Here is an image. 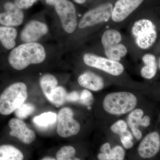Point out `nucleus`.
Masks as SVG:
<instances>
[{
    "label": "nucleus",
    "instance_id": "f257e3e1",
    "mask_svg": "<svg viewBox=\"0 0 160 160\" xmlns=\"http://www.w3.org/2000/svg\"><path fill=\"white\" fill-rule=\"evenodd\" d=\"M46 57L44 47L39 43H25L12 49L8 62L15 69L23 70L31 64L42 62Z\"/></svg>",
    "mask_w": 160,
    "mask_h": 160
},
{
    "label": "nucleus",
    "instance_id": "f03ea898",
    "mask_svg": "<svg viewBox=\"0 0 160 160\" xmlns=\"http://www.w3.org/2000/svg\"><path fill=\"white\" fill-rule=\"evenodd\" d=\"M137 104V98L133 93L120 92L107 94L103 100V107L109 114L119 115L132 111Z\"/></svg>",
    "mask_w": 160,
    "mask_h": 160
},
{
    "label": "nucleus",
    "instance_id": "7ed1b4c3",
    "mask_svg": "<svg viewBox=\"0 0 160 160\" xmlns=\"http://www.w3.org/2000/svg\"><path fill=\"white\" fill-rule=\"evenodd\" d=\"M28 96L25 83L16 82L8 86L0 95V114L8 115L24 103Z\"/></svg>",
    "mask_w": 160,
    "mask_h": 160
},
{
    "label": "nucleus",
    "instance_id": "20e7f679",
    "mask_svg": "<svg viewBox=\"0 0 160 160\" xmlns=\"http://www.w3.org/2000/svg\"><path fill=\"white\" fill-rule=\"evenodd\" d=\"M137 45L142 49L151 47L156 41L157 32L154 24L150 20L143 19L135 22L132 29Z\"/></svg>",
    "mask_w": 160,
    "mask_h": 160
},
{
    "label": "nucleus",
    "instance_id": "39448f33",
    "mask_svg": "<svg viewBox=\"0 0 160 160\" xmlns=\"http://www.w3.org/2000/svg\"><path fill=\"white\" fill-rule=\"evenodd\" d=\"M55 9L59 17L63 29L67 33H72L78 25L74 5L68 0H61L56 4Z\"/></svg>",
    "mask_w": 160,
    "mask_h": 160
},
{
    "label": "nucleus",
    "instance_id": "423d86ee",
    "mask_svg": "<svg viewBox=\"0 0 160 160\" xmlns=\"http://www.w3.org/2000/svg\"><path fill=\"white\" fill-rule=\"evenodd\" d=\"M73 112L71 109L63 108L58 115L57 132L62 138H67L75 135L81 129L80 123L73 118Z\"/></svg>",
    "mask_w": 160,
    "mask_h": 160
},
{
    "label": "nucleus",
    "instance_id": "0eeeda50",
    "mask_svg": "<svg viewBox=\"0 0 160 160\" xmlns=\"http://www.w3.org/2000/svg\"><path fill=\"white\" fill-rule=\"evenodd\" d=\"M112 10L111 3L101 4L84 14L79 23V27L83 29L107 22L111 17Z\"/></svg>",
    "mask_w": 160,
    "mask_h": 160
},
{
    "label": "nucleus",
    "instance_id": "6e6552de",
    "mask_svg": "<svg viewBox=\"0 0 160 160\" xmlns=\"http://www.w3.org/2000/svg\"><path fill=\"white\" fill-rule=\"evenodd\" d=\"M83 60L87 66L101 69L115 76L120 75L124 71V66L118 62L91 53L84 55Z\"/></svg>",
    "mask_w": 160,
    "mask_h": 160
},
{
    "label": "nucleus",
    "instance_id": "1a4fd4ad",
    "mask_svg": "<svg viewBox=\"0 0 160 160\" xmlns=\"http://www.w3.org/2000/svg\"><path fill=\"white\" fill-rule=\"evenodd\" d=\"M160 150V136L158 132H150L140 142L138 148V153L141 158L149 159L158 154Z\"/></svg>",
    "mask_w": 160,
    "mask_h": 160
},
{
    "label": "nucleus",
    "instance_id": "9d476101",
    "mask_svg": "<svg viewBox=\"0 0 160 160\" xmlns=\"http://www.w3.org/2000/svg\"><path fill=\"white\" fill-rule=\"evenodd\" d=\"M9 126L11 129L10 136L17 138L22 143L29 145L35 140L36 136L34 132L29 129L22 120L15 118L11 119L9 121Z\"/></svg>",
    "mask_w": 160,
    "mask_h": 160
},
{
    "label": "nucleus",
    "instance_id": "9b49d317",
    "mask_svg": "<svg viewBox=\"0 0 160 160\" xmlns=\"http://www.w3.org/2000/svg\"><path fill=\"white\" fill-rule=\"evenodd\" d=\"M5 11L0 13V24L3 26L14 27L20 26L23 22L24 14L22 9L14 3L7 2L4 4Z\"/></svg>",
    "mask_w": 160,
    "mask_h": 160
},
{
    "label": "nucleus",
    "instance_id": "f8f14e48",
    "mask_svg": "<svg viewBox=\"0 0 160 160\" xmlns=\"http://www.w3.org/2000/svg\"><path fill=\"white\" fill-rule=\"evenodd\" d=\"M49 29L45 23L38 21L29 22L21 32L20 38L25 43L35 42L48 33Z\"/></svg>",
    "mask_w": 160,
    "mask_h": 160
},
{
    "label": "nucleus",
    "instance_id": "ddd939ff",
    "mask_svg": "<svg viewBox=\"0 0 160 160\" xmlns=\"http://www.w3.org/2000/svg\"><path fill=\"white\" fill-rule=\"evenodd\" d=\"M143 1L144 0H118L113 8L112 19L117 22H122L137 9Z\"/></svg>",
    "mask_w": 160,
    "mask_h": 160
},
{
    "label": "nucleus",
    "instance_id": "4468645a",
    "mask_svg": "<svg viewBox=\"0 0 160 160\" xmlns=\"http://www.w3.org/2000/svg\"><path fill=\"white\" fill-rule=\"evenodd\" d=\"M80 86L94 91H98L104 88L103 80L101 77L90 72L81 74L78 78Z\"/></svg>",
    "mask_w": 160,
    "mask_h": 160
},
{
    "label": "nucleus",
    "instance_id": "2eb2a0df",
    "mask_svg": "<svg viewBox=\"0 0 160 160\" xmlns=\"http://www.w3.org/2000/svg\"><path fill=\"white\" fill-rule=\"evenodd\" d=\"M144 111L141 109H135L130 112L128 117L127 123L131 129L132 134L137 140L142 137V133L138 127L142 126Z\"/></svg>",
    "mask_w": 160,
    "mask_h": 160
},
{
    "label": "nucleus",
    "instance_id": "dca6fc26",
    "mask_svg": "<svg viewBox=\"0 0 160 160\" xmlns=\"http://www.w3.org/2000/svg\"><path fill=\"white\" fill-rule=\"evenodd\" d=\"M17 34L16 29L13 27L0 26V42L6 49L9 50L14 48Z\"/></svg>",
    "mask_w": 160,
    "mask_h": 160
},
{
    "label": "nucleus",
    "instance_id": "f3484780",
    "mask_svg": "<svg viewBox=\"0 0 160 160\" xmlns=\"http://www.w3.org/2000/svg\"><path fill=\"white\" fill-rule=\"evenodd\" d=\"M142 61L145 66L141 70V74L144 78L151 79L154 77L157 72V64L154 55L147 53L144 55Z\"/></svg>",
    "mask_w": 160,
    "mask_h": 160
},
{
    "label": "nucleus",
    "instance_id": "a211bd4d",
    "mask_svg": "<svg viewBox=\"0 0 160 160\" xmlns=\"http://www.w3.org/2000/svg\"><path fill=\"white\" fill-rule=\"evenodd\" d=\"M25 154L11 145L0 146V160H25Z\"/></svg>",
    "mask_w": 160,
    "mask_h": 160
},
{
    "label": "nucleus",
    "instance_id": "6ab92c4d",
    "mask_svg": "<svg viewBox=\"0 0 160 160\" xmlns=\"http://www.w3.org/2000/svg\"><path fill=\"white\" fill-rule=\"evenodd\" d=\"M40 84L45 96L50 101L52 91L58 86V82L56 78L51 74L44 75L40 79Z\"/></svg>",
    "mask_w": 160,
    "mask_h": 160
},
{
    "label": "nucleus",
    "instance_id": "aec40b11",
    "mask_svg": "<svg viewBox=\"0 0 160 160\" xmlns=\"http://www.w3.org/2000/svg\"><path fill=\"white\" fill-rule=\"evenodd\" d=\"M122 40V35L118 31L109 29L103 33L102 42L104 49H106L120 44Z\"/></svg>",
    "mask_w": 160,
    "mask_h": 160
},
{
    "label": "nucleus",
    "instance_id": "412c9836",
    "mask_svg": "<svg viewBox=\"0 0 160 160\" xmlns=\"http://www.w3.org/2000/svg\"><path fill=\"white\" fill-rule=\"evenodd\" d=\"M106 56L109 59L118 62L121 58L124 57L127 53V49L123 44H118L108 49H105Z\"/></svg>",
    "mask_w": 160,
    "mask_h": 160
},
{
    "label": "nucleus",
    "instance_id": "4be33fe9",
    "mask_svg": "<svg viewBox=\"0 0 160 160\" xmlns=\"http://www.w3.org/2000/svg\"><path fill=\"white\" fill-rule=\"evenodd\" d=\"M76 149L73 146H65L57 151L55 158L57 160H82L75 156Z\"/></svg>",
    "mask_w": 160,
    "mask_h": 160
},
{
    "label": "nucleus",
    "instance_id": "5701e85b",
    "mask_svg": "<svg viewBox=\"0 0 160 160\" xmlns=\"http://www.w3.org/2000/svg\"><path fill=\"white\" fill-rule=\"evenodd\" d=\"M57 120V115L54 112H48L35 117L33 122L38 126L46 127L54 124Z\"/></svg>",
    "mask_w": 160,
    "mask_h": 160
},
{
    "label": "nucleus",
    "instance_id": "b1692460",
    "mask_svg": "<svg viewBox=\"0 0 160 160\" xmlns=\"http://www.w3.org/2000/svg\"><path fill=\"white\" fill-rule=\"evenodd\" d=\"M67 93L66 90L62 86H57L52 92L50 102L57 107L62 106L66 102Z\"/></svg>",
    "mask_w": 160,
    "mask_h": 160
},
{
    "label": "nucleus",
    "instance_id": "393cba45",
    "mask_svg": "<svg viewBox=\"0 0 160 160\" xmlns=\"http://www.w3.org/2000/svg\"><path fill=\"white\" fill-rule=\"evenodd\" d=\"M35 110V107L30 103H23L15 110L16 116L19 119H24L32 114Z\"/></svg>",
    "mask_w": 160,
    "mask_h": 160
},
{
    "label": "nucleus",
    "instance_id": "a878e982",
    "mask_svg": "<svg viewBox=\"0 0 160 160\" xmlns=\"http://www.w3.org/2000/svg\"><path fill=\"white\" fill-rule=\"evenodd\" d=\"M128 125L123 120H119L111 126L110 129L113 133L121 136L127 130Z\"/></svg>",
    "mask_w": 160,
    "mask_h": 160
},
{
    "label": "nucleus",
    "instance_id": "bb28decb",
    "mask_svg": "<svg viewBox=\"0 0 160 160\" xmlns=\"http://www.w3.org/2000/svg\"><path fill=\"white\" fill-rule=\"evenodd\" d=\"M79 101L83 105L90 106L93 103V96L89 90L84 89L80 94Z\"/></svg>",
    "mask_w": 160,
    "mask_h": 160
},
{
    "label": "nucleus",
    "instance_id": "cd10ccee",
    "mask_svg": "<svg viewBox=\"0 0 160 160\" xmlns=\"http://www.w3.org/2000/svg\"><path fill=\"white\" fill-rule=\"evenodd\" d=\"M120 139L123 146L126 149H130L133 146L132 135L128 130L120 136Z\"/></svg>",
    "mask_w": 160,
    "mask_h": 160
},
{
    "label": "nucleus",
    "instance_id": "c85d7f7f",
    "mask_svg": "<svg viewBox=\"0 0 160 160\" xmlns=\"http://www.w3.org/2000/svg\"><path fill=\"white\" fill-rule=\"evenodd\" d=\"M125 152L122 146H116L111 149V158L112 160H124Z\"/></svg>",
    "mask_w": 160,
    "mask_h": 160
},
{
    "label": "nucleus",
    "instance_id": "c756f323",
    "mask_svg": "<svg viewBox=\"0 0 160 160\" xmlns=\"http://www.w3.org/2000/svg\"><path fill=\"white\" fill-rule=\"evenodd\" d=\"M37 1V0H15L14 4L21 9H27Z\"/></svg>",
    "mask_w": 160,
    "mask_h": 160
},
{
    "label": "nucleus",
    "instance_id": "7c9ffc66",
    "mask_svg": "<svg viewBox=\"0 0 160 160\" xmlns=\"http://www.w3.org/2000/svg\"><path fill=\"white\" fill-rule=\"evenodd\" d=\"M80 99V94L77 91L72 92L68 93L66 100L69 102H75Z\"/></svg>",
    "mask_w": 160,
    "mask_h": 160
},
{
    "label": "nucleus",
    "instance_id": "2f4dec72",
    "mask_svg": "<svg viewBox=\"0 0 160 160\" xmlns=\"http://www.w3.org/2000/svg\"><path fill=\"white\" fill-rule=\"evenodd\" d=\"M100 151L102 153L109 155L111 157V148L109 143L106 142L103 144L100 148Z\"/></svg>",
    "mask_w": 160,
    "mask_h": 160
},
{
    "label": "nucleus",
    "instance_id": "473e14b6",
    "mask_svg": "<svg viewBox=\"0 0 160 160\" xmlns=\"http://www.w3.org/2000/svg\"><path fill=\"white\" fill-rule=\"evenodd\" d=\"M98 160H112L109 156L107 155L102 152L98 154Z\"/></svg>",
    "mask_w": 160,
    "mask_h": 160
},
{
    "label": "nucleus",
    "instance_id": "72a5a7b5",
    "mask_svg": "<svg viewBox=\"0 0 160 160\" xmlns=\"http://www.w3.org/2000/svg\"><path fill=\"white\" fill-rule=\"evenodd\" d=\"M47 4L51 6H55L56 4L61 0H44Z\"/></svg>",
    "mask_w": 160,
    "mask_h": 160
},
{
    "label": "nucleus",
    "instance_id": "f704fd0d",
    "mask_svg": "<svg viewBox=\"0 0 160 160\" xmlns=\"http://www.w3.org/2000/svg\"><path fill=\"white\" fill-rule=\"evenodd\" d=\"M40 160H57L53 157L52 156H46Z\"/></svg>",
    "mask_w": 160,
    "mask_h": 160
},
{
    "label": "nucleus",
    "instance_id": "c9c22d12",
    "mask_svg": "<svg viewBox=\"0 0 160 160\" xmlns=\"http://www.w3.org/2000/svg\"><path fill=\"white\" fill-rule=\"evenodd\" d=\"M86 0H74V2L78 3V4H82L85 3Z\"/></svg>",
    "mask_w": 160,
    "mask_h": 160
},
{
    "label": "nucleus",
    "instance_id": "e433bc0d",
    "mask_svg": "<svg viewBox=\"0 0 160 160\" xmlns=\"http://www.w3.org/2000/svg\"><path fill=\"white\" fill-rule=\"evenodd\" d=\"M87 108H88V109H89V110H90V109H91V107L90 106H88Z\"/></svg>",
    "mask_w": 160,
    "mask_h": 160
},
{
    "label": "nucleus",
    "instance_id": "4c0bfd02",
    "mask_svg": "<svg viewBox=\"0 0 160 160\" xmlns=\"http://www.w3.org/2000/svg\"><path fill=\"white\" fill-rule=\"evenodd\" d=\"M159 68L160 69V58L159 60Z\"/></svg>",
    "mask_w": 160,
    "mask_h": 160
},
{
    "label": "nucleus",
    "instance_id": "58836bf2",
    "mask_svg": "<svg viewBox=\"0 0 160 160\" xmlns=\"http://www.w3.org/2000/svg\"></svg>",
    "mask_w": 160,
    "mask_h": 160
}]
</instances>
